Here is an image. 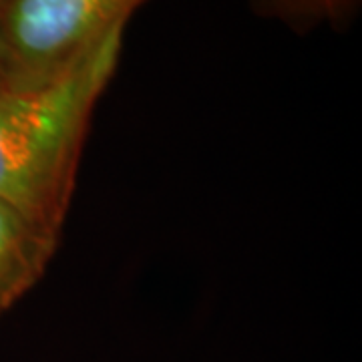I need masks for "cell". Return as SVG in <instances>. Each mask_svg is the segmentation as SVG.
<instances>
[{"label": "cell", "mask_w": 362, "mask_h": 362, "mask_svg": "<svg viewBox=\"0 0 362 362\" xmlns=\"http://www.w3.org/2000/svg\"><path fill=\"white\" fill-rule=\"evenodd\" d=\"M127 25L37 87L0 89V199L61 235L95 107L113 81Z\"/></svg>", "instance_id": "cell-1"}, {"label": "cell", "mask_w": 362, "mask_h": 362, "mask_svg": "<svg viewBox=\"0 0 362 362\" xmlns=\"http://www.w3.org/2000/svg\"><path fill=\"white\" fill-rule=\"evenodd\" d=\"M147 0H0V89L65 73Z\"/></svg>", "instance_id": "cell-2"}, {"label": "cell", "mask_w": 362, "mask_h": 362, "mask_svg": "<svg viewBox=\"0 0 362 362\" xmlns=\"http://www.w3.org/2000/svg\"><path fill=\"white\" fill-rule=\"evenodd\" d=\"M59 242L61 235L0 199V314L37 286Z\"/></svg>", "instance_id": "cell-3"}, {"label": "cell", "mask_w": 362, "mask_h": 362, "mask_svg": "<svg viewBox=\"0 0 362 362\" xmlns=\"http://www.w3.org/2000/svg\"><path fill=\"white\" fill-rule=\"evenodd\" d=\"M252 8L278 21L296 33H310L318 26L340 30L352 23L361 0H250Z\"/></svg>", "instance_id": "cell-4"}]
</instances>
